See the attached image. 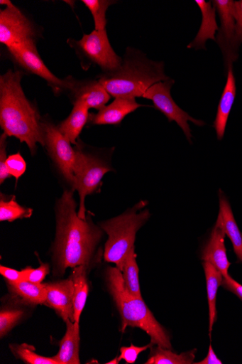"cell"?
<instances>
[{"mask_svg": "<svg viewBox=\"0 0 242 364\" xmlns=\"http://www.w3.org/2000/svg\"><path fill=\"white\" fill-rule=\"evenodd\" d=\"M72 191H65L56 205V239L54 245L55 272L64 274L67 268L89 267L102 230L77 212Z\"/></svg>", "mask_w": 242, "mask_h": 364, "instance_id": "1", "label": "cell"}, {"mask_svg": "<svg viewBox=\"0 0 242 364\" xmlns=\"http://www.w3.org/2000/svg\"><path fill=\"white\" fill-rule=\"evenodd\" d=\"M23 72L9 70L0 77V126L4 134L25 143L31 154L45 146L41 117L23 90Z\"/></svg>", "mask_w": 242, "mask_h": 364, "instance_id": "2", "label": "cell"}, {"mask_svg": "<svg viewBox=\"0 0 242 364\" xmlns=\"http://www.w3.org/2000/svg\"><path fill=\"white\" fill-rule=\"evenodd\" d=\"M168 79L163 62L150 60L141 50L132 48H127L119 70L102 73L97 78L115 98L143 97L151 86Z\"/></svg>", "mask_w": 242, "mask_h": 364, "instance_id": "3", "label": "cell"}, {"mask_svg": "<svg viewBox=\"0 0 242 364\" xmlns=\"http://www.w3.org/2000/svg\"><path fill=\"white\" fill-rule=\"evenodd\" d=\"M106 282L121 316L123 332L128 326L140 328L150 337L153 345L170 349L171 344L166 331L155 319L143 299L127 291L122 272L117 267L108 269Z\"/></svg>", "mask_w": 242, "mask_h": 364, "instance_id": "4", "label": "cell"}, {"mask_svg": "<svg viewBox=\"0 0 242 364\" xmlns=\"http://www.w3.org/2000/svg\"><path fill=\"white\" fill-rule=\"evenodd\" d=\"M145 206V203L142 201L123 215L100 223L101 229L109 236L104 259L115 263L121 272L128 252L134 247L138 230L150 217L148 210L141 211Z\"/></svg>", "mask_w": 242, "mask_h": 364, "instance_id": "5", "label": "cell"}, {"mask_svg": "<svg viewBox=\"0 0 242 364\" xmlns=\"http://www.w3.org/2000/svg\"><path fill=\"white\" fill-rule=\"evenodd\" d=\"M67 44L75 50L84 70L97 65L103 73H110L121 68L123 58L112 48L106 29H94L89 35L84 34L79 41L67 40Z\"/></svg>", "mask_w": 242, "mask_h": 364, "instance_id": "6", "label": "cell"}, {"mask_svg": "<svg viewBox=\"0 0 242 364\" xmlns=\"http://www.w3.org/2000/svg\"><path fill=\"white\" fill-rule=\"evenodd\" d=\"M77 160L75 166L73 190L77 191L80 198V208L78 215L85 219V200L88 195L93 193L101 184L104 176L111 171L109 165L101 159L77 148Z\"/></svg>", "mask_w": 242, "mask_h": 364, "instance_id": "7", "label": "cell"}, {"mask_svg": "<svg viewBox=\"0 0 242 364\" xmlns=\"http://www.w3.org/2000/svg\"><path fill=\"white\" fill-rule=\"evenodd\" d=\"M0 11V43L6 48L36 41L38 32L33 23L10 0H1Z\"/></svg>", "mask_w": 242, "mask_h": 364, "instance_id": "8", "label": "cell"}, {"mask_svg": "<svg viewBox=\"0 0 242 364\" xmlns=\"http://www.w3.org/2000/svg\"><path fill=\"white\" fill-rule=\"evenodd\" d=\"M36 41H31L21 46L8 48L11 59L22 72L37 75L45 80L56 95L66 92L70 85L69 77L64 80L55 76L47 68L37 49Z\"/></svg>", "mask_w": 242, "mask_h": 364, "instance_id": "9", "label": "cell"}, {"mask_svg": "<svg viewBox=\"0 0 242 364\" xmlns=\"http://www.w3.org/2000/svg\"><path fill=\"white\" fill-rule=\"evenodd\" d=\"M175 83V81L170 78L159 82L151 86L143 97L151 100L155 107L160 111L169 122H176L182 129L188 141L192 144V130L188 122H192L199 127L204 126L205 123L192 117L176 104L170 95L171 88Z\"/></svg>", "mask_w": 242, "mask_h": 364, "instance_id": "10", "label": "cell"}, {"mask_svg": "<svg viewBox=\"0 0 242 364\" xmlns=\"http://www.w3.org/2000/svg\"><path fill=\"white\" fill-rule=\"evenodd\" d=\"M45 146L58 170L70 184L75 180L77 151L60 132L58 126L48 121L43 122Z\"/></svg>", "mask_w": 242, "mask_h": 364, "instance_id": "11", "label": "cell"}, {"mask_svg": "<svg viewBox=\"0 0 242 364\" xmlns=\"http://www.w3.org/2000/svg\"><path fill=\"white\" fill-rule=\"evenodd\" d=\"M220 18L221 26L216 37L224 56V68L228 70L230 65L238 58V51L234 46L235 20L233 14L234 1L232 0H214L211 1Z\"/></svg>", "mask_w": 242, "mask_h": 364, "instance_id": "12", "label": "cell"}, {"mask_svg": "<svg viewBox=\"0 0 242 364\" xmlns=\"http://www.w3.org/2000/svg\"><path fill=\"white\" fill-rule=\"evenodd\" d=\"M70 85L67 92L70 95L73 105L82 104L89 109H101L111 100V95L97 80H77L69 77Z\"/></svg>", "mask_w": 242, "mask_h": 364, "instance_id": "13", "label": "cell"}, {"mask_svg": "<svg viewBox=\"0 0 242 364\" xmlns=\"http://www.w3.org/2000/svg\"><path fill=\"white\" fill-rule=\"evenodd\" d=\"M47 289L45 306L54 309L65 322L75 318V283L72 277L53 283L44 284Z\"/></svg>", "mask_w": 242, "mask_h": 364, "instance_id": "14", "label": "cell"}, {"mask_svg": "<svg viewBox=\"0 0 242 364\" xmlns=\"http://www.w3.org/2000/svg\"><path fill=\"white\" fill-rule=\"evenodd\" d=\"M225 236L222 221L219 215L210 240L203 249L201 257L204 262L212 264L224 278L229 277V269L231 264L226 255Z\"/></svg>", "mask_w": 242, "mask_h": 364, "instance_id": "15", "label": "cell"}, {"mask_svg": "<svg viewBox=\"0 0 242 364\" xmlns=\"http://www.w3.org/2000/svg\"><path fill=\"white\" fill-rule=\"evenodd\" d=\"M143 107L136 102V98L116 97L97 114H90L89 122L94 125H119L126 116Z\"/></svg>", "mask_w": 242, "mask_h": 364, "instance_id": "16", "label": "cell"}, {"mask_svg": "<svg viewBox=\"0 0 242 364\" xmlns=\"http://www.w3.org/2000/svg\"><path fill=\"white\" fill-rule=\"evenodd\" d=\"M195 3L201 11L202 20L196 38L187 48L206 50V42L209 40L216 41V34L219 29L216 21V10L211 1L207 3L204 0H196Z\"/></svg>", "mask_w": 242, "mask_h": 364, "instance_id": "17", "label": "cell"}, {"mask_svg": "<svg viewBox=\"0 0 242 364\" xmlns=\"http://www.w3.org/2000/svg\"><path fill=\"white\" fill-rule=\"evenodd\" d=\"M65 323L66 333L60 342V350L52 358L57 364H79V322L67 320Z\"/></svg>", "mask_w": 242, "mask_h": 364, "instance_id": "18", "label": "cell"}, {"mask_svg": "<svg viewBox=\"0 0 242 364\" xmlns=\"http://www.w3.org/2000/svg\"><path fill=\"white\" fill-rule=\"evenodd\" d=\"M236 95V79L233 72V65H230L227 70L226 83L220 99L217 115L213 125L216 131L217 138L219 141L222 140L225 135L227 122L235 101Z\"/></svg>", "mask_w": 242, "mask_h": 364, "instance_id": "19", "label": "cell"}, {"mask_svg": "<svg viewBox=\"0 0 242 364\" xmlns=\"http://www.w3.org/2000/svg\"><path fill=\"white\" fill-rule=\"evenodd\" d=\"M219 216L225 234L231 240L238 262L242 263V234L236 224L231 205L223 191H219Z\"/></svg>", "mask_w": 242, "mask_h": 364, "instance_id": "20", "label": "cell"}, {"mask_svg": "<svg viewBox=\"0 0 242 364\" xmlns=\"http://www.w3.org/2000/svg\"><path fill=\"white\" fill-rule=\"evenodd\" d=\"M89 110L84 105L74 104L70 115L58 125L61 134L72 144L77 145V140L89 119Z\"/></svg>", "mask_w": 242, "mask_h": 364, "instance_id": "21", "label": "cell"}, {"mask_svg": "<svg viewBox=\"0 0 242 364\" xmlns=\"http://www.w3.org/2000/svg\"><path fill=\"white\" fill-rule=\"evenodd\" d=\"M10 291L26 304L44 305L47 300V289L44 284H35L28 281L8 282Z\"/></svg>", "mask_w": 242, "mask_h": 364, "instance_id": "22", "label": "cell"}, {"mask_svg": "<svg viewBox=\"0 0 242 364\" xmlns=\"http://www.w3.org/2000/svg\"><path fill=\"white\" fill-rule=\"evenodd\" d=\"M202 266L205 273L207 299L209 305V331L211 334L214 325L216 320V296L219 287L221 285L224 277L212 264L203 262Z\"/></svg>", "mask_w": 242, "mask_h": 364, "instance_id": "23", "label": "cell"}, {"mask_svg": "<svg viewBox=\"0 0 242 364\" xmlns=\"http://www.w3.org/2000/svg\"><path fill=\"white\" fill-rule=\"evenodd\" d=\"M87 269L86 266L77 267L74 269L72 276L75 283V318L77 322H79L89 293Z\"/></svg>", "mask_w": 242, "mask_h": 364, "instance_id": "24", "label": "cell"}, {"mask_svg": "<svg viewBox=\"0 0 242 364\" xmlns=\"http://www.w3.org/2000/svg\"><path fill=\"white\" fill-rule=\"evenodd\" d=\"M134 247L128 252L122 271L124 284L127 291L132 295L143 299L141 290L139 267L136 260Z\"/></svg>", "mask_w": 242, "mask_h": 364, "instance_id": "25", "label": "cell"}, {"mask_svg": "<svg viewBox=\"0 0 242 364\" xmlns=\"http://www.w3.org/2000/svg\"><path fill=\"white\" fill-rule=\"evenodd\" d=\"M197 350L183 353L180 355L172 353L167 348L157 346L151 350L146 364H191L193 363Z\"/></svg>", "mask_w": 242, "mask_h": 364, "instance_id": "26", "label": "cell"}, {"mask_svg": "<svg viewBox=\"0 0 242 364\" xmlns=\"http://www.w3.org/2000/svg\"><path fill=\"white\" fill-rule=\"evenodd\" d=\"M1 197L0 200V221L13 222L18 219L28 218L31 216L33 210L21 206L15 200V197L9 201Z\"/></svg>", "mask_w": 242, "mask_h": 364, "instance_id": "27", "label": "cell"}, {"mask_svg": "<svg viewBox=\"0 0 242 364\" xmlns=\"http://www.w3.org/2000/svg\"><path fill=\"white\" fill-rule=\"evenodd\" d=\"M83 3L90 11L94 21L96 31L106 29V12L109 8L116 4L109 0H82Z\"/></svg>", "mask_w": 242, "mask_h": 364, "instance_id": "28", "label": "cell"}, {"mask_svg": "<svg viewBox=\"0 0 242 364\" xmlns=\"http://www.w3.org/2000/svg\"><path fill=\"white\" fill-rule=\"evenodd\" d=\"M12 353L17 358L28 364H57L53 358H48L37 354L33 346L28 344L10 345Z\"/></svg>", "mask_w": 242, "mask_h": 364, "instance_id": "29", "label": "cell"}, {"mask_svg": "<svg viewBox=\"0 0 242 364\" xmlns=\"http://www.w3.org/2000/svg\"><path fill=\"white\" fill-rule=\"evenodd\" d=\"M23 312L17 309H5L0 312V336L3 338L18 323Z\"/></svg>", "mask_w": 242, "mask_h": 364, "instance_id": "30", "label": "cell"}, {"mask_svg": "<svg viewBox=\"0 0 242 364\" xmlns=\"http://www.w3.org/2000/svg\"><path fill=\"white\" fill-rule=\"evenodd\" d=\"M6 166L11 176L14 177L16 181L25 173L26 170V163L19 153L8 157Z\"/></svg>", "mask_w": 242, "mask_h": 364, "instance_id": "31", "label": "cell"}, {"mask_svg": "<svg viewBox=\"0 0 242 364\" xmlns=\"http://www.w3.org/2000/svg\"><path fill=\"white\" fill-rule=\"evenodd\" d=\"M233 14L235 20L234 46L238 51L242 44V0L233 3Z\"/></svg>", "mask_w": 242, "mask_h": 364, "instance_id": "32", "label": "cell"}, {"mask_svg": "<svg viewBox=\"0 0 242 364\" xmlns=\"http://www.w3.org/2000/svg\"><path fill=\"white\" fill-rule=\"evenodd\" d=\"M24 274L25 281L35 284H42L47 275L50 273L48 264L43 263L38 269H33L27 268L22 270Z\"/></svg>", "mask_w": 242, "mask_h": 364, "instance_id": "33", "label": "cell"}, {"mask_svg": "<svg viewBox=\"0 0 242 364\" xmlns=\"http://www.w3.org/2000/svg\"><path fill=\"white\" fill-rule=\"evenodd\" d=\"M8 136L4 134L0 137V183L3 184L11 176L6 166L7 161V139Z\"/></svg>", "mask_w": 242, "mask_h": 364, "instance_id": "34", "label": "cell"}, {"mask_svg": "<svg viewBox=\"0 0 242 364\" xmlns=\"http://www.w3.org/2000/svg\"><path fill=\"white\" fill-rule=\"evenodd\" d=\"M152 343L144 346L137 347L131 345L130 347H122L121 348V355L119 357V361L124 360L127 363H134L139 355L152 347Z\"/></svg>", "mask_w": 242, "mask_h": 364, "instance_id": "35", "label": "cell"}, {"mask_svg": "<svg viewBox=\"0 0 242 364\" xmlns=\"http://www.w3.org/2000/svg\"><path fill=\"white\" fill-rule=\"evenodd\" d=\"M0 274L6 279L7 282L16 283L25 281L23 271L19 272L1 266Z\"/></svg>", "mask_w": 242, "mask_h": 364, "instance_id": "36", "label": "cell"}, {"mask_svg": "<svg viewBox=\"0 0 242 364\" xmlns=\"http://www.w3.org/2000/svg\"><path fill=\"white\" fill-rule=\"evenodd\" d=\"M221 285L224 289L236 295L242 301V285L236 282L230 276L226 278H224Z\"/></svg>", "mask_w": 242, "mask_h": 364, "instance_id": "37", "label": "cell"}, {"mask_svg": "<svg viewBox=\"0 0 242 364\" xmlns=\"http://www.w3.org/2000/svg\"><path fill=\"white\" fill-rule=\"evenodd\" d=\"M195 364H222V361L218 358L216 355L214 350L211 345L209 347V354L206 356V358L199 362L194 363Z\"/></svg>", "mask_w": 242, "mask_h": 364, "instance_id": "38", "label": "cell"}, {"mask_svg": "<svg viewBox=\"0 0 242 364\" xmlns=\"http://www.w3.org/2000/svg\"><path fill=\"white\" fill-rule=\"evenodd\" d=\"M119 363V358H115L114 360H111V361H109V362H108V363H107V364H114V363L117 364V363Z\"/></svg>", "mask_w": 242, "mask_h": 364, "instance_id": "39", "label": "cell"}]
</instances>
